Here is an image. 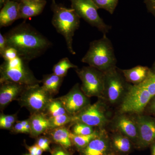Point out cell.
Instances as JSON below:
<instances>
[{
  "label": "cell",
  "mask_w": 155,
  "mask_h": 155,
  "mask_svg": "<svg viewBox=\"0 0 155 155\" xmlns=\"http://www.w3.org/2000/svg\"><path fill=\"white\" fill-rule=\"evenodd\" d=\"M4 35L8 47L15 49L18 55L29 62L43 54L52 45L46 37L25 22Z\"/></svg>",
  "instance_id": "cell-1"
},
{
  "label": "cell",
  "mask_w": 155,
  "mask_h": 155,
  "mask_svg": "<svg viewBox=\"0 0 155 155\" xmlns=\"http://www.w3.org/2000/svg\"><path fill=\"white\" fill-rule=\"evenodd\" d=\"M155 95V73L152 71L142 83L138 85L132 84L125 100L116 111L142 114L150 100Z\"/></svg>",
  "instance_id": "cell-2"
},
{
  "label": "cell",
  "mask_w": 155,
  "mask_h": 155,
  "mask_svg": "<svg viewBox=\"0 0 155 155\" xmlns=\"http://www.w3.org/2000/svg\"><path fill=\"white\" fill-rule=\"evenodd\" d=\"M51 8L53 13L52 24L58 33L64 37L69 53L75 55L73 37L80 26V17L72 8L57 4L55 0H52Z\"/></svg>",
  "instance_id": "cell-3"
},
{
  "label": "cell",
  "mask_w": 155,
  "mask_h": 155,
  "mask_svg": "<svg viewBox=\"0 0 155 155\" xmlns=\"http://www.w3.org/2000/svg\"><path fill=\"white\" fill-rule=\"evenodd\" d=\"M81 61L104 72L116 67L114 47L106 35L90 43L88 51Z\"/></svg>",
  "instance_id": "cell-4"
},
{
  "label": "cell",
  "mask_w": 155,
  "mask_h": 155,
  "mask_svg": "<svg viewBox=\"0 0 155 155\" xmlns=\"http://www.w3.org/2000/svg\"><path fill=\"white\" fill-rule=\"evenodd\" d=\"M104 73V85L102 98L111 108L116 109L125 100L132 84L128 83L117 67Z\"/></svg>",
  "instance_id": "cell-5"
},
{
  "label": "cell",
  "mask_w": 155,
  "mask_h": 155,
  "mask_svg": "<svg viewBox=\"0 0 155 155\" xmlns=\"http://www.w3.org/2000/svg\"><path fill=\"white\" fill-rule=\"evenodd\" d=\"M29 61L18 55L14 59L4 61L0 66V84L11 81L23 85L40 84L28 65Z\"/></svg>",
  "instance_id": "cell-6"
},
{
  "label": "cell",
  "mask_w": 155,
  "mask_h": 155,
  "mask_svg": "<svg viewBox=\"0 0 155 155\" xmlns=\"http://www.w3.org/2000/svg\"><path fill=\"white\" fill-rule=\"evenodd\" d=\"M111 108L104 99L98 98L96 102L90 104L73 116L71 124L81 122L97 128L107 129L115 113Z\"/></svg>",
  "instance_id": "cell-7"
},
{
  "label": "cell",
  "mask_w": 155,
  "mask_h": 155,
  "mask_svg": "<svg viewBox=\"0 0 155 155\" xmlns=\"http://www.w3.org/2000/svg\"><path fill=\"white\" fill-rule=\"evenodd\" d=\"M39 84L25 86L17 100L19 105L27 109L30 114L45 113L49 104L54 98Z\"/></svg>",
  "instance_id": "cell-8"
},
{
  "label": "cell",
  "mask_w": 155,
  "mask_h": 155,
  "mask_svg": "<svg viewBox=\"0 0 155 155\" xmlns=\"http://www.w3.org/2000/svg\"><path fill=\"white\" fill-rule=\"evenodd\" d=\"M81 81V89L87 96L103 98L104 73L91 66L75 69Z\"/></svg>",
  "instance_id": "cell-9"
},
{
  "label": "cell",
  "mask_w": 155,
  "mask_h": 155,
  "mask_svg": "<svg viewBox=\"0 0 155 155\" xmlns=\"http://www.w3.org/2000/svg\"><path fill=\"white\" fill-rule=\"evenodd\" d=\"M71 8L80 18L91 26L96 28L104 35L110 31L111 26L106 24L98 13V10L93 0H69Z\"/></svg>",
  "instance_id": "cell-10"
},
{
  "label": "cell",
  "mask_w": 155,
  "mask_h": 155,
  "mask_svg": "<svg viewBox=\"0 0 155 155\" xmlns=\"http://www.w3.org/2000/svg\"><path fill=\"white\" fill-rule=\"evenodd\" d=\"M135 114L116 112L107 130L120 132L130 139L136 146L138 139V129Z\"/></svg>",
  "instance_id": "cell-11"
},
{
  "label": "cell",
  "mask_w": 155,
  "mask_h": 155,
  "mask_svg": "<svg viewBox=\"0 0 155 155\" xmlns=\"http://www.w3.org/2000/svg\"><path fill=\"white\" fill-rule=\"evenodd\" d=\"M135 115L138 129L136 149H146L155 142V117L144 114Z\"/></svg>",
  "instance_id": "cell-12"
},
{
  "label": "cell",
  "mask_w": 155,
  "mask_h": 155,
  "mask_svg": "<svg viewBox=\"0 0 155 155\" xmlns=\"http://www.w3.org/2000/svg\"><path fill=\"white\" fill-rule=\"evenodd\" d=\"M69 115L75 116L90 104L89 97L82 91L79 83L75 84L69 92L58 97Z\"/></svg>",
  "instance_id": "cell-13"
},
{
  "label": "cell",
  "mask_w": 155,
  "mask_h": 155,
  "mask_svg": "<svg viewBox=\"0 0 155 155\" xmlns=\"http://www.w3.org/2000/svg\"><path fill=\"white\" fill-rule=\"evenodd\" d=\"M78 153L79 155H113L108 130L101 129L97 136Z\"/></svg>",
  "instance_id": "cell-14"
},
{
  "label": "cell",
  "mask_w": 155,
  "mask_h": 155,
  "mask_svg": "<svg viewBox=\"0 0 155 155\" xmlns=\"http://www.w3.org/2000/svg\"><path fill=\"white\" fill-rule=\"evenodd\" d=\"M26 85L11 81H5L0 86V110L2 111L9 104L20 97Z\"/></svg>",
  "instance_id": "cell-15"
},
{
  "label": "cell",
  "mask_w": 155,
  "mask_h": 155,
  "mask_svg": "<svg viewBox=\"0 0 155 155\" xmlns=\"http://www.w3.org/2000/svg\"><path fill=\"white\" fill-rule=\"evenodd\" d=\"M113 155H129L135 149L131 140L124 134L115 131H108Z\"/></svg>",
  "instance_id": "cell-16"
},
{
  "label": "cell",
  "mask_w": 155,
  "mask_h": 155,
  "mask_svg": "<svg viewBox=\"0 0 155 155\" xmlns=\"http://www.w3.org/2000/svg\"><path fill=\"white\" fill-rule=\"evenodd\" d=\"M19 3V19L26 20L41 14L46 5L47 1L22 0Z\"/></svg>",
  "instance_id": "cell-17"
},
{
  "label": "cell",
  "mask_w": 155,
  "mask_h": 155,
  "mask_svg": "<svg viewBox=\"0 0 155 155\" xmlns=\"http://www.w3.org/2000/svg\"><path fill=\"white\" fill-rule=\"evenodd\" d=\"M31 125L30 137L37 138L50 130L49 117L45 113L30 114L28 118Z\"/></svg>",
  "instance_id": "cell-18"
},
{
  "label": "cell",
  "mask_w": 155,
  "mask_h": 155,
  "mask_svg": "<svg viewBox=\"0 0 155 155\" xmlns=\"http://www.w3.org/2000/svg\"><path fill=\"white\" fill-rule=\"evenodd\" d=\"M71 130L65 126L50 129L45 134L48 136L52 143L59 145L67 149L73 150L74 148L71 137Z\"/></svg>",
  "instance_id": "cell-19"
},
{
  "label": "cell",
  "mask_w": 155,
  "mask_h": 155,
  "mask_svg": "<svg viewBox=\"0 0 155 155\" xmlns=\"http://www.w3.org/2000/svg\"><path fill=\"white\" fill-rule=\"evenodd\" d=\"M19 19V3L14 0L8 1L0 11V27H6L12 25Z\"/></svg>",
  "instance_id": "cell-20"
},
{
  "label": "cell",
  "mask_w": 155,
  "mask_h": 155,
  "mask_svg": "<svg viewBox=\"0 0 155 155\" xmlns=\"http://www.w3.org/2000/svg\"><path fill=\"white\" fill-rule=\"evenodd\" d=\"M121 71L128 83L133 85H138L147 79L152 70L149 67L138 66L131 69H121Z\"/></svg>",
  "instance_id": "cell-21"
},
{
  "label": "cell",
  "mask_w": 155,
  "mask_h": 155,
  "mask_svg": "<svg viewBox=\"0 0 155 155\" xmlns=\"http://www.w3.org/2000/svg\"><path fill=\"white\" fill-rule=\"evenodd\" d=\"M64 78L54 73L47 74L43 76L41 80L42 86L45 90L53 97L59 93Z\"/></svg>",
  "instance_id": "cell-22"
},
{
  "label": "cell",
  "mask_w": 155,
  "mask_h": 155,
  "mask_svg": "<svg viewBox=\"0 0 155 155\" xmlns=\"http://www.w3.org/2000/svg\"><path fill=\"white\" fill-rule=\"evenodd\" d=\"M101 129L102 128H97L94 132L89 135H76L70 132V137L74 148L78 152L85 147L91 140L97 136Z\"/></svg>",
  "instance_id": "cell-23"
},
{
  "label": "cell",
  "mask_w": 155,
  "mask_h": 155,
  "mask_svg": "<svg viewBox=\"0 0 155 155\" xmlns=\"http://www.w3.org/2000/svg\"><path fill=\"white\" fill-rule=\"evenodd\" d=\"M78 68L76 65L72 64L68 58H64L54 65L53 68V73L55 75L64 78L67 75L69 69Z\"/></svg>",
  "instance_id": "cell-24"
},
{
  "label": "cell",
  "mask_w": 155,
  "mask_h": 155,
  "mask_svg": "<svg viewBox=\"0 0 155 155\" xmlns=\"http://www.w3.org/2000/svg\"><path fill=\"white\" fill-rule=\"evenodd\" d=\"M45 114L48 117H55L68 114L62 102L58 98H53L48 105Z\"/></svg>",
  "instance_id": "cell-25"
},
{
  "label": "cell",
  "mask_w": 155,
  "mask_h": 155,
  "mask_svg": "<svg viewBox=\"0 0 155 155\" xmlns=\"http://www.w3.org/2000/svg\"><path fill=\"white\" fill-rule=\"evenodd\" d=\"M50 122V130L70 125L73 121V116L67 114L49 117Z\"/></svg>",
  "instance_id": "cell-26"
},
{
  "label": "cell",
  "mask_w": 155,
  "mask_h": 155,
  "mask_svg": "<svg viewBox=\"0 0 155 155\" xmlns=\"http://www.w3.org/2000/svg\"><path fill=\"white\" fill-rule=\"evenodd\" d=\"M72 127L71 132L76 135H89L97 130V127H92L81 122H75L70 124Z\"/></svg>",
  "instance_id": "cell-27"
},
{
  "label": "cell",
  "mask_w": 155,
  "mask_h": 155,
  "mask_svg": "<svg viewBox=\"0 0 155 155\" xmlns=\"http://www.w3.org/2000/svg\"><path fill=\"white\" fill-rule=\"evenodd\" d=\"M98 8L102 9L110 14H114L119 0H93Z\"/></svg>",
  "instance_id": "cell-28"
},
{
  "label": "cell",
  "mask_w": 155,
  "mask_h": 155,
  "mask_svg": "<svg viewBox=\"0 0 155 155\" xmlns=\"http://www.w3.org/2000/svg\"><path fill=\"white\" fill-rule=\"evenodd\" d=\"M35 144L37 145L44 152L51 153V148L50 144L52 143L51 141L48 136L44 135L40 136L36 138Z\"/></svg>",
  "instance_id": "cell-29"
},
{
  "label": "cell",
  "mask_w": 155,
  "mask_h": 155,
  "mask_svg": "<svg viewBox=\"0 0 155 155\" xmlns=\"http://www.w3.org/2000/svg\"><path fill=\"white\" fill-rule=\"evenodd\" d=\"M54 144L50 153L51 155H73V150L67 149L59 145Z\"/></svg>",
  "instance_id": "cell-30"
},
{
  "label": "cell",
  "mask_w": 155,
  "mask_h": 155,
  "mask_svg": "<svg viewBox=\"0 0 155 155\" xmlns=\"http://www.w3.org/2000/svg\"><path fill=\"white\" fill-rule=\"evenodd\" d=\"M18 56L17 51L15 49L8 47L1 57L4 59V61H7L14 59Z\"/></svg>",
  "instance_id": "cell-31"
},
{
  "label": "cell",
  "mask_w": 155,
  "mask_h": 155,
  "mask_svg": "<svg viewBox=\"0 0 155 155\" xmlns=\"http://www.w3.org/2000/svg\"><path fill=\"white\" fill-rule=\"evenodd\" d=\"M142 114L155 117V95L150 100Z\"/></svg>",
  "instance_id": "cell-32"
},
{
  "label": "cell",
  "mask_w": 155,
  "mask_h": 155,
  "mask_svg": "<svg viewBox=\"0 0 155 155\" xmlns=\"http://www.w3.org/2000/svg\"><path fill=\"white\" fill-rule=\"evenodd\" d=\"M18 121L17 114L13 115H5L1 113L0 115V122H9L15 124Z\"/></svg>",
  "instance_id": "cell-33"
},
{
  "label": "cell",
  "mask_w": 155,
  "mask_h": 155,
  "mask_svg": "<svg viewBox=\"0 0 155 155\" xmlns=\"http://www.w3.org/2000/svg\"><path fill=\"white\" fill-rule=\"evenodd\" d=\"M24 146L30 155H42L43 151L35 143L33 145L29 146L25 143Z\"/></svg>",
  "instance_id": "cell-34"
},
{
  "label": "cell",
  "mask_w": 155,
  "mask_h": 155,
  "mask_svg": "<svg viewBox=\"0 0 155 155\" xmlns=\"http://www.w3.org/2000/svg\"><path fill=\"white\" fill-rule=\"evenodd\" d=\"M11 132L14 134H25V129L23 125L21 124L20 121H17L14 124L13 128L11 130Z\"/></svg>",
  "instance_id": "cell-35"
},
{
  "label": "cell",
  "mask_w": 155,
  "mask_h": 155,
  "mask_svg": "<svg viewBox=\"0 0 155 155\" xmlns=\"http://www.w3.org/2000/svg\"><path fill=\"white\" fill-rule=\"evenodd\" d=\"M147 11L155 17V0L143 1Z\"/></svg>",
  "instance_id": "cell-36"
},
{
  "label": "cell",
  "mask_w": 155,
  "mask_h": 155,
  "mask_svg": "<svg viewBox=\"0 0 155 155\" xmlns=\"http://www.w3.org/2000/svg\"><path fill=\"white\" fill-rule=\"evenodd\" d=\"M8 48L5 38L2 33H0V55H2L5 50Z\"/></svg>",
  "instance_id": "cell-37"
},
{
  "label": "cell",
  "mask_w": 155,
  "mask_h": 155,
  "mask_svg": "<svg viewBox=\"0 0 155 155\" xmlns=\"http://www.w3.org/2000/svg\"><path fill=\"white\" fill-rule=\"evenodd\" d=\"M21 124L23 125L25 129V134H30L31 132V125L28 119L26 120L20 121Z\"/></svg>",
  "instance_id": "cell-38"
},
{
  "label": "cell",
  "mask_w": 155,
  "mask_h": 155,
  "mask_svg": "<svg viewBox=\"0 0 155 155\" xmlns=\"http://www.w3.org/2000/svg\"><path fill=\"white\" fill-rule=\"evenodd\" d=\"M14 124L9 122H0V129L8 130L11 131Z\"/></svg>",
  "instance_id": "cell-39"
},
{
  "label": "cell",
  "mask_w": 155,
  "mask_h": 155,
  "mask_svg": "<svg viewBox=\"0 0 155 155\" xmlns=\"http://www.w3.org/2000/svg\"><path fill=\"white\" fill-rule=\"evenodd\" d=\"M149 147L150 150V155H155V142L152 143Z\"/></svg>",
  "instance_id": "cell-40"
},
{
  "label": "cell",
  "mask_w": 155,
  "mask_h": 155,
  "mask_svg": "<svg viewBox=\"0 0 155 155\" xmlns=\"http://www.w3.org/2000/svg\"><path fill=\"white\" fill-rule=\"evenodd\" d=\"M11 0H0V9L2 8L7 2Z\"/></svg>",
  "instance_id": "cell-41"
},
{
  "label": "cell",
  "mask_w": 155,
  "mask_h": 155,
  "mask_svg": "<svg viewBox=\"0 0 155 155\" xmlns=\"http://www.w3.org/2000/svg\"><path fill=\"white\" fill-rule=\"evenodd\" d=\"M152 71L153 72L155 73V61L153 64L152 68H151Z\"/></svg>",
  "instance_id": "cell-42"
},
{
  "label": "cell",
  "mask_w": 155,
  "mask_h": 155,
  "mask_svg": "<svg viewBox=\"0 0 155 155\" xmlns=\"http://www.w3.org/2000/svg\"><path fill=\"white\" fill-rule=\"evenodd\" d=\"M14 1H17V2H19L20 1H22V0H14ZM29 1H43V0H29Z\"/></svg>",
  "instance_id": "cell-43"
},
{
  "label": "cell",
  "mask_w": 155,
  "mask_h": 155,
  "mask_svg": "<svg viewBox=\"0 0 155 155\" xmlns=\"http://www.w3.org/2000/svg\"><path fill=\"white\" fill-rule=\"evenodd\" d=\"M30 155V154H25V155Z\"/></svg>",
  "instance_id": "cell-44"
}]
</instances>
